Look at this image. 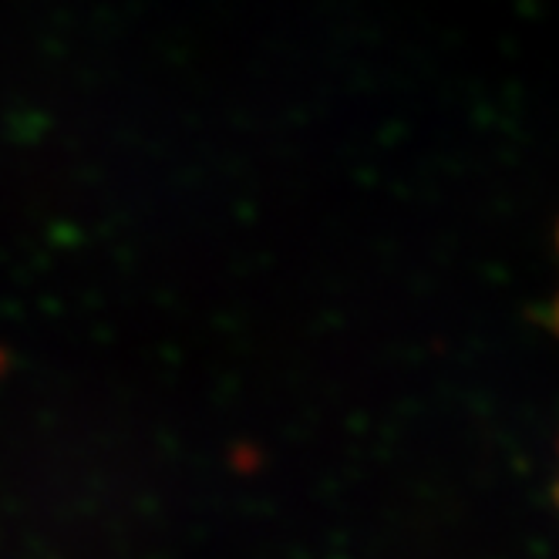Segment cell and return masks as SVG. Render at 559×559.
Listing matches in <instances>:
<instances>
[{
  "label": "cell",
  "instance_id": "6da1fadb",
  "mask_svg": "<svg viewBox=\"0 0 559 559\" xmlns=\"http://www.w3.org/2000/svg\"><path fill=\"white\" fill-rule=\"evenodd\" d=\"M552 321H556V331H559V304H556V313H552Z\"/></svg>",
  "mask_w": 559,
  "mask_h": 559
}]
</instances>
